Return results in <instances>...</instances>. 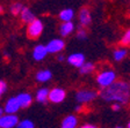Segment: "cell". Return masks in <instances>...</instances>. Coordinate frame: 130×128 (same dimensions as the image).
<instances>
[{
    "instance_id": "obj_25",
    "label": "cell",
    "mask_w": 130,
    "mask_h": 128,
    "mask_svg": "<svg viewBox=\"0 0 130 128\" xmlns=\"http://www.w3.org/2000/svg\"><path fill=\"white\" fill-rule=\"evenodd\" d=\"M6 90H7V84H6V82L3 80H0V98H1V96L5 93Z\"/></svg>"
},
{
    "instance_id": "obj_6",
    "label": "cell",
    "mask_w": 130,
    "mask_h": 128,
    "mask_svg": "<svg viewBox=\"0 0 130 128\" xmlns=\"http://www.w3.org/2000/svg\"><path fill=\"white\" fill-rule=\"evenodd\" d=\"M66 98V92L64 89L62 88H54L51 90H49V96L48 100H50L54 104H59L62 101H64V99Z\"/></svg>"
},
{
    "instance_id": "obj_3",
    "label": "cell",
    "mask_w": 130,
    "mask_h": 128,
    "mask_svg": "<svg viewBox=\"0 0 130 128\" xmlns=\"http://www.w3.org/2000/svg\"><path fill=\"white\" fill-rule=\"evenodd\" d=\"M43 29H44L43 22L38 19H35L34 21H31L29 24H28L27 35H28V37L31 38V39H36V38H38L41 35H42Z\"/></svg>"
},
{
    "instance_id": "obj_19",
    "label": "cell",
    "mask_w": 130,
    "mask_h": 128,
    "mask_svg": "<svg viewBox=\"0 0 130 128\" xmlns=\"http://www.w3.org/2000/svg\"><path fill=\"white\" fill-rule=\"evenodd\" d=\"M127 54H128V51L125 50L124 47L116 48V50L113 52V59L115 61H122V60L127 57Z\"/></svg>"
},
{
    "instance_id": "obj_1",
    "label": "cell",
    "mask_w": 130,
    "mask_h": 128,
    "mask_svg": "<svg viewBox=\"0 0 130 128\" xmlns=\"http://www.w3.org/2000/svg\"><path fill=\"white\" fill-rule=\"evenodd\" d=\"M130 85L127 81H115L110 87L102 89L100 97L106 101H113L119 104H125L129 100Z\"/></svg>"
},
{
    "instance_id": "obj_21",
    "label": "cell",
    "mask_w": 130,
    "mask_h": 128,
    "mask_svg": "<svg viewBox=\"0 0 130 128\" xmlns=\"http://www.w3.org/2000/svg\"><path fill=\"white\" fill-rule=\"evenodd\" d=\"M22 8H23V5H22L21 3H14L11 5L9 11H11V13L13 14V15H20Z\"/></svg>"
},
{
    "instance_id": "obj_15",
    "label": "cell",
    "mask_w": 130,
    "mask_h": 128,
    "mask_svg": "<svg viewBox=\"0 0 130 128\" xmlns=\"http://www.w3.org/2000/svg\"><path fill=\"white\" fill-rule=\"evenodd\" d=\"M35 79L40 83L48 82V81H50L52 79V72L50 69H41L36 73Z\"/></svg>"
},
{
    "instance_id": "obj_28",
    "label": "cell",
    "mask_w": 130,
    "mask_h": 128,
    "mask_svg": "<svg viewBox=\"0 0 130 128\" xmlns=\"http://www.w3.org/2000/svg\"><path fill=\"white\" fill-rule=\"evenodd\" d=\"M57 60H58L59 62H63L65 60V57L63 56V54H58V56H57Z\"/></svg>"
},
{
    "instance_id": "obj_31",
    "label": "cell",
    "mask_w": 130,
    "mask_h": 128,
    "mask_svg": "<svg viewBox=\"0 0 130 128\" xmlns=\"http://www.w3.org/2000/svg\"><path fill=\"white\" fill-rule=\"evenodd\" d=\"M3 13H4V7L0 5V14H3Z\"/></svg>"
},
{
    "instance_id": "obj_10",
    "label": "cell",
    "mask_w": 130,
    "mask_h": 128,
    "mask_svg": "<svg viewBox=\"0 0 130 128\" xmlns=\"http://www.w3.org/2000/svg\"><path fill=\"white\" fill-rule=\"evenodd\" d=\"M78 20H79V23H80L81 28L87 27V25L91 24V22H92V15H91V12H89L88 8L84 7L79 11Z\"/></svg>"
},
{
    "instance_id": "obj_29",
    "label": "cell",
    "mask_w": 130,
    "mask_h": 128,
    "mask_svg": "<svg viewBox=\"0 0 130 128\" xmlns=\"http://www.w3.org/2000/svg\"><path fill=\"white\" fill-rule=\"evenodd\" d=\"M5 114V111H4V107L0 106V117H3V115Z\"/></svg>"
},
{
    "instance_id": "obj_27",
    "label": "cell",
    "mask_w": 130,
    "mask_h": 128,
    "mask_svg": "<svg viewBox=\"0 0 130 128\" xmlns=\"http://www.w3.org/2000/svg\"><path fill=\"white\" fill-rule=\"evenodd\" d=\"M79 128H98L95 125H91V123H86V125H83L80 126Z\"/></svg>"
},
{
    "instance_id": "obj_24",
    "label": "cell",
    "mask_w": 130,
    "mask_h": 128,
    "mask_svg": "<svg viewBox=\"0 0 130 128\" xmlns=\"http://www.w3.org/2000/svg\"><path fill=\"white\" fill-rule=\"evenodd\" d=\"M77 39H80V40H84L87 38V31L86 29H84V28H79L78 30H77Z\"/></svg>"
},
{
    "instance_id": "obj_7",
    "label": "cell",
    "mask_w": 130,
    "mask_h": 128,
    "mask_svg": "<svg viewBox=\"0 0 130 128\" xmlns=\"http://www.w3.org/2000/svg\"><path fill=\"white\" fill-rule=\"evenodd\" d=\"M19 121L15 114H4L0 117V128H15Z\"/></svg>"
},
{
    "instance_id": "obj_17",
    "label": "cell",
    "mask_w": 130,
    "mask_h": 128,
    "mask_svg": "<svg viewBox=\"0 0 130 128\" xmlns=\"http://www.w3.org/2000/svg\"><path fill=\"white\" fill-rule=\"evenodd\" d=\"M74 17V11L72 8H65L59 12V20L64 22H72V19Z\"/></svg>"
},
{
    "instance_id": "obj_12",
    "label": "cell",
    "mask_w": 130,
    "mask_h": 128,
    "mask_svg": "<svg viewBox=\"0 0 130 128\" xmlns=\"http://www.w3.org/2000/svg\"><path fill=\"white\" fill-rule=\"evenodd\" d=\"M15 97H16V99H18V101H19L20 109H27L32 103V97H31V95L28 92H21Z\"/></svg>"
},
{
    "instance_id": "obj_18",
    "label": "cell",
    "mask_w": 130,
    "mask_h": 128,
    "mask_svg": "<svg viewBox=\"0 0 130 128\" xmlns=\"http://www.w3.org/2000/svg\"><path fill=\"white\" fill-rule=\"evenodd\" d=\"M48 96H49V89L48 88H40L36 92L35 99L38 103H42V104H45L48 101Z\"/></svg>"
},
{
    "instance_id": "obj_32",
    "label": "cell",
    "mask_w": 130,
    "mask_h": 128,
    "mask_svg": "<svg viewBox=\"0 0 130 128\" xmlns=\"http://www.w3.org/2000/svg\"><path fill=\"white\" fill-rule=\"evenodd\" d=\"M115 128H124V127H122V126H117V127H115Z\"/></svg>"
},
{
    "instance_id": "obj_16",
    "label": "cell",
    "mask_w": 130,
    "mask_h": 128,
    "mask_svg": "<svg viewBox=\"0 0 130 128\" xmlns=\"http://www.w3.org/2000/svg\"><path fill=\"white\" fill-rule=\"evenodd\" d=\"M74 31V24L73 22H64L59 27V34L62 37H68Z\"/></svg>"
},
{
    "instance_id": "obj_30",
    "label": "cell",
    "mask_w": 130,
    "mask_h": 128,
    "mask_svg": "<svg viewBox=\"0 0 130 128\" xmlns=\"http://www.w3.org/2000/svg\"><path fill=\"white\" fill-rule=\"evenodd\" d=\"M81 110V105H78V106H76V111H80Z\"/></svg>"
},
{
    "instance_id": "obj_23",
    "label": "cell",
    "mask_w": 130,
    "mask_h": 128,
    "mask_svg": "<svg viewBox=\"0 0 130 128\" xmlns=\"http://www.w3.org/2000/svg\"><path fill=\"white\" fill-rule=\"evenodd\" d=\"M120 44L122 46H129V44H130V30L129 29H127L124 31L121 40H120Z\"/></svg>"
},
{
    "instance_id": "obj_5",
    "label": "cell",
    "mask_w": 130,
    "mask_h": 128,
    "mask_svg": "<svg viewBox=\"0 0 130 128\" xmlns=\"http://www.w3.org/2000/svg\"><path fill=\"white\" fill-rule=\"evenodd\" d=\"M48 53H58L60 54L63 50L65 48V42L62 38H54L45 45Z\"/></svg>"
},
{
    "instance_id": "obj_26",
    "label": "cell",
    "mask_w": 130,
    "mask_h": 128,
    "mask_svg": "<svg viewBox=\"0 0 130 128\" xmlns=\"http://www.w3.org/2000/svg\"><path fill=\"white\" fill-rule=\"evenodd\" d=\"M111 110H113L114 112H119L120 110H121V104H119V103H113Z\"/></svg>"
},
{
    "instance_id": "obj_14",
    "label": "cell",
    "mask_w": 130,
    "mask_h": 128,
    "mask_svg": "<svg viewBox=\"0 0 130 128\" xmlns=\"http://www.w3.org/2000/svg\"><path fill=\"white\" fill-rule=\"evenodd\" d=\"M20 17H21V21L22 22H24V23H28V24L36 19V17H35V14L32 13L31 9H30L29 7H26V6H23V8H22L21 13H20Z\"/></svg>"
},
{
    "instance_id": "obj_20",
    "label": "cell",
    "mask_w": 130,
    "mask_h": 128,
    "mask_svg": "<svg viewBox=\"0 0 130 128\" xmlns=\"http://www.w3.org/2000/svg\"><path fill=\"white\" fill-rule=\"evenodd\" d=\"M79 69H80V73H81V74L86 75V74H91V73L94 72L95 66H94V64H93V62L85 61L84 64H83V66H81Z\"/></svg>"
},
{
    "instance_id": "obj_4",
    "label": "cell",
    "mask_w": 130,
    "mask_h": 128,
    "mask_svg": "<svg viewBox=\"0 0 130 128\" xmlns=\"http://www.w3.org/2000/svg\"><path fill=\"white\" fill-rule=\"evenodd\" d=\"M98 93L93 90H89V89H83V90L77 91L76 93V100L78 101L79 104H87V103H91L96 98Z\"/></svg>"
},
{
    "instance_id": "obj_9",
    "label": "cell",
    "mask_w": 130,
    "mask_h": 128,
    "mask_svg": "<svg viewBox=\"0 0 130 128\" xmlns=\"http://www.w3.org/2000/svg\"><path fill=\"white\" fill-rule=\"evenodd\" d=\"M86 61L85 59V56L80 52H76V53H71L70 56L68 57V62L71 65V66L76 67V68H80L83 66V64Z\"/></svg>"
},
{
    "instance_id": "obj_8",
    "label": "cell",
    "mask_w": 130,
    "mask_h": 128,
    "mask_svg": "<svg viewBox=\"0 0 130 128\" xmlns=\"http://www.w3.org/2000/svg\"><path fill=\"white\" fill-rule=\"evenodd\" d=\"M3 107L5 111V114H15L20 110V105L16 97H9Z\"/></svg>"
},
{
    "instance_id": "obj_22",
    "label": "cell",
    "mask_w": 130,
    "mask_h": 128,
    "mask_svg": "<svg viewBox=\"0 0 130 128\" xmlns=\"http://www.w3.org/2000/svg\"><path fill=\"white\" fill-rule=\"evenodd\" d=\"M15 128H35V125L29 119H24V120L19 121V123L16 125Z\"/></svg>"
},
{
    "instance_id": "obj_11",
    "label": "cell",
    "mask_w": 130,
    "mask_h": 128,
    "mask_svg": "<svg viewBox=\"0 0 130 128\" xmlns=\"http://www.w3.org/2000/svg\"><path fill=\"white\" fill-rule=\"evenodd\" d=\"M32 58L34 60L36 61H42L45 59V57L48 56V52H46V48H45V45H42V44H38L34 47L32 50Z\"/></svg>"
},
{
    "instance_id": "obj_13",
    "label": "cell",
    "mask_w": 130,
    "mask_h": 128,
    "mask_svg": "<svg viewBox=\"0 0 130 128\" xmlns=\"http://www.w3.org/2000/svg\"><path fill=\"white\" fill-rule=\"evenodd\" d=\"M77 126H78V118L73 114L66 115L60 123V128H77Z\"/></svg>"
},
{
    "instance_id": "obj_2",
    "label": "cell",
    "mask_w": 130,
    "mask_h": 128,
    "mask_svg": "<svg viewBox=\"0 0 130 128\" xmlns=\"http://www.w3.org/2000/svg\"><path fill=\"white\" fill-rule=\"evenodd\" d=\"M116 81V73L113 69H102L96 75V83L101 89L110 87Z\"/></svg>"
}]
</instances>
